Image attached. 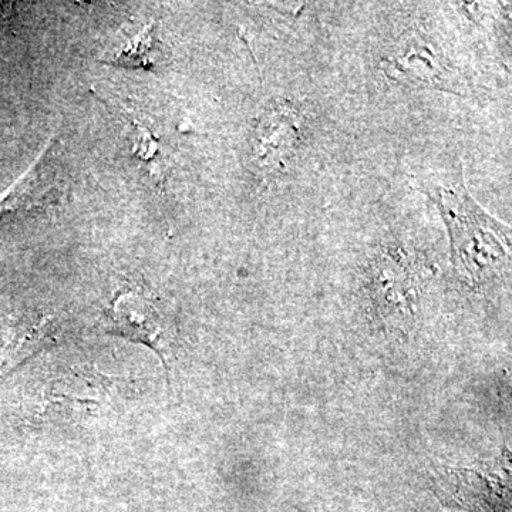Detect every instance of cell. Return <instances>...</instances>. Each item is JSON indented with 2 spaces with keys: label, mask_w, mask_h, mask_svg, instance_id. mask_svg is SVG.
<instances>
[{
  "label": "cell",
  "mask_w": 512,
  "mask_h": 512,
  "mask_svg": "<svg viewBox=\"0 0 512 512\" xmlns=\"http://www.w3.org/2000/svg\"><path fill=\"white\" fill-rule=\"evenodd\" d=\"M111 318L120 335L151 348L160 346L164 335L163 320L157 309L143 296L134 293L120 296L114 303Z\"/></svg>",
  "instance_id": "3957f363"
},
{
  "label": "cell",
  "mask_w": 512,
  "mask_h": 512,
  "mask_svg": "<svg viewBox=\"0 0 512 512\" xmlns=\"http://www.w3.org/2000/svg\"><path fill=\"white\" fill-rule=\"evenodd\" d=\"M298 137V126L291 110L266 114L258 128L255 153L266 168H278L291 153Z\"/></svg>",
  "instance_id": "5b68a950"
},
{
  "label": "cell",
  "mask_w": 512,
  "mask_h": 512,
  "mask_svg": "<svg viewBox=\"0 0 512 512\" xmlns=\"http://www.w3.org/2000/svg\"><path fill=\"white\" fill-rule=\"evenodd\" d=\"M134 120V128H136V143H134V150H136L137 156L140 157L144 163H151L156 158L158 153V140L154 136L153 131L146 126V124L140 123V121Z\"/></svg>",
  "instance_id": "52a82bcc"
},
{
  "label": "cell",
  "mask_w": 512,
  "mask_h": 512,
  "mask_svg": "<svg viewBox=\"0 0 512 512\" xmlns=\"http://www.w3.org/2000/svg\"><path fill=\"white\" fill-rule=\"evenodd\" d=\"M157 39L154 25H148L138 35L128 39L126 46L113 59L114 64L134 69H151L156 62Z\"/></svg>",
  "instance_id": "8992f818"
},
{
  "label": "cell",
  "mask_w": 512,
  "mask_h": 512,
  "mask_svg": "<svg viewBox=\"0 0 512 512\" xmlns=\"http://www.w3.org/2000/svg\"><path fill=\"white\" fill-rule=\"evenodd\" d=\"M55 147L53 138L32 167L5 194L0 195V220L19 212L42 210L60 201L63 183L53 154Z\"/></svg>",
  "instance_id": "7a4b0ae2"
},
{
  "label": "cell",
  "mask_w": 512,
  "mask_h": 512,
  "mask_svg": "<svg viewBox=\"0 0 512 512\" xmlns=\"http://www.w3.org/2000/svg\"><path fill=\"white\" fill-rule=\"evenodd\" d=\"M450 231L454 262L471 278H483L505 261L510 228L485 214L471 200L463 184L457 190L436 185L429 191Z\"/></svg>",
  "instance_id": "6da1fadb"
},
{
  "label": "cell",
  "mask_w": 512,
  "mask_h": 512,
  "mask_svg": "<svg viewBox=\"0 0 512 512\" xmlns=\"http://www.w3.org/2000/svg\"><path fill=\"white\" fill-rule=\"evenodd\" d=\"M383 69L387 76L400 82L423 84L451 92V86L457 84L451 70L440 62L439 56L434 55L429 47H414L404 56L384 60Z\"/></svg>",
  "instance_id": "277c9868"
}]
</instances>
